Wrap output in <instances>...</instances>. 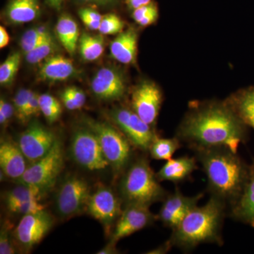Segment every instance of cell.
Listing matches in <instances>:
<instances>
[{
    "mask_svg": "<svg viewBox=\"0 0 254 254\" xmlns=\"http://www.w3.org/2000/svg\"><path fill=\"white\" fill-rule=\"evenodd\" d=\"M176 136L193 151L225 147L237 153L248 139L247 126L225 102L194 105L179 127Z\"/></svg>",
    "mask_w": 254,
    "mask_h": 254,
    "instance_id": "obj_1",
    "label": "cell"
},
{
    "mask_svg": "<svg viewBox=\"0 0 254 254\" xmlns=\"http://www.w3.org/2000/svg\"><path fill=\"white\" fill-rule=\"evenodd\" d=\"M195 157L206 175L208 191L232 206L240 198L250 174V165L225 147L195 150Z\"/></svg>",
    "mask_w": 254,
    "mask_h": 254,
    "instance_id": "obj_2",
    "label": "cell"
},
{
    "mask_svg": "<svg viewBox=\"0 0 254 254\" xmlns=\"http://www.w3.org/2000/svg\"><path fill=\"white\" fill-rule=\"evenodd\" d=\"M227 204L215 196L202 206H195L185 215L167 241L171 250L177 247L183 251L193 250L202 244L223 245L222 236Z\"/></svg>",
    "mask_w": 254,
    "mask_h": 254,
    "instance_id": "obj_3",
    "label": "cell"
},
{
    "mask_svg": "<svg viewBox=\"0 0 254 254\" xmlns=\"http://www.w3.org/2000/svg\"><path fill=\"white\" fill-rule=\"evenodd\" d=\"M120 193L126 205L148 207L155 202L163 200L168 195L160 185L149 162L144 158L132 162L125 170L120 182Z\"/></svg>",
    "mask_w": 254,
    "mask_h": 254,
    "instance_id": "obj_4",
    "label": "cell"
},
{
    "mask_svg": "<svg viewBox=\"0 0 254 254\" xmlns=\"http://www.w3.org/2000/svg\"><path fill=\"white\" fill-rule=\"evenodd\" d=\"M87 127L94 132L105 158L117 172L124 171L131 163V143L121 131L109 124L87 119Z\"/></svg>",
    "mask_w": 254,
    "mask_h": 254,
    "instance_id": "obj_5",
    "label": "cell"
},
{
    "mask_svg": "<svg viewBox=\"0 0 254 254\" xmlns=\"http://www.w3.org/2000/svg\"><path fill=\"white\" fill-rule=\"evenodd\" d=\"M63 145L57 140L46 155L28 167L18 182L36 187L42 193L55 185L64 165Z\"/></svg>",
    "mask_w": 254,
    "mask_h": 254,
    "instance_id": "obj_6",
    "label": "cell"
},
{
    "mask_svg": "<svg viewBox=\"0 0 254 254\" xmlns=\"http://www.w3.org/2000/svg\"><path fill=\"white\" fill-rule=\"evenodd\" d=\"M70 152L75 162L89 171H100L110 166L99 141L88 127L77 128L71 138Z\"/></svg>",
    "mask_w": 254,
    "mask_h": 254,
    "instance_id": "obj_7",
    "label": "cell"
},
{
    "mask_svg": "<svg viewBox=\"0 0 254 254\" xmlns=\"http://www.w3.org/2000/svg\"><path fill=\"white\" fill-rule=\"evenodd\" d=\"M110 117L133 146L148 152L150 144L157 136L152 126L145 123L133 110L123 107L114 108L110 111Z\"/></svg>",
    "mask_w": 254,
    "mask_h": 254,
    "instance_id": "obj_8",
    "label": "cell"
},
{
    "mask_svg": "<svg viewBox=\"0 0 254 254\" xmlns=\"http://www.w3.org/2000/svg\"><path fill=\"white\" fill-rule=\"evenodd\" d=\"M89 185L81 177L71 176L63 182L55 198V206L60 216L71 218L86 210L91 195Z\"/></svg>",
    "mask_w": 254,
    "mask_h": 254,
    "instance_id": "obj_9",
    "label": "cell"
},
{
    "mask_svg": "<svg viewBox=\"0 0 254 254\" xmlns=\"http://www.w3.org/2000/svg\"><path fill=\"white\" fill-rule=\"evenodd\" d=\"M53 217L46 210L23 215L15 229L14 236L24 251L31 250L38 245L51 230Z\"/></svg>",
    "mask_w": 254,
    "mask_h": 254,
    "instance_id": "obj_10",
    "label": "cell"
},
{
    "mask_svg": "<svg viewBox=\"0 0 254 254\" xmlns=\"http://www.w3.org/2000/svg\"><path fill=\"white\" fill-rule=\"evenodd\" d=\"M86 210L93 218L103 225L106 234L123 213L121 201L113 190L100 187L90 195Z\"/></svg>",
    "mask_w": 254,
    "mask_h": 254,
    "instance_id": "obj_11",
    "label": "cell"
},
{
    "mask_svg": "<svg viewBox=\"0 0 254 254\" xmlns=\"http://www.w3.org/2000/svg\"><path fill=\"white\" fill-rule=\"evenodd\" d=\"M57 140L53 131L35 121L20 135L17 143L26 160L33 163L46 155Z\"/></svg>",
    "mask_w": 254,
    "mask_h": 254,
    "instance_id": "obj_12",
    "label": "cell"
},
{
    "mask_svg": "<svg viewBox=\"0 0 254 254\" xmlns=\"http://www.w3.org/2000/svg\"><path fill=\"white\" fill-rule=\"evenodd\" d=\"M162 103V92L153 82H142L132 93V110L150 126L156 123Z\"/></svg>",
    "mask_w": 254,
    "mask_h": 254,
    "instance_id": "obj_13",
    "label": "cell"
},
{
    "mask_svg": "<svg viewBox=\"0 0 254 254\" xmlns=\"http://www.w3.org/2000/svg\"><path fill=\"white\" fill-rule=\"evenodd\" d=\"M157 219L158 217L151 213L148 206L126 205L116 222L110 242L116 245L117 242L122 239L150 226Z\"/></svg>",
    "mask_w": 254,
    "mask_h": 254,
    "instance_id": "obj_14",
    "label": "cell"
},
{
    "mask_svg": "<svg viewBox=\"0 0 254 254\" xmlns=\"http://www.w3.org/2000/svg\"><path fill=\"white\" fill-rule=\"evenodd\" d=\"M203 197V193L193 196H186L177 188L174 193L167 195L163 200V205L157 217L165 227L173 230L185 215L196 206Z\"/></svg>",
    "mask_w": 254,
    "mask_h": 254,
    "instance_id": "obj_15",
    "label": "cell"
},
{
    "mask_svg": "<svg viewBox=\"0 0 254 254\" xmlns=\"http://www.w3.org/2000/svg\"><path fill=\"white\" fill-rule=\"evenodd\" d=\"M91 88L98 99L106 101L120 100L126 93V80L123 73L116 68L103 67L92 78Z\"/></svg>",
    "mask_w": 254,
    "mask_h": 254,
    "instance_id": "obj_16",
    "label": "cell"
},
{
    "mask_svg": "<svg viewBox=\"0 0 254 254\" xmlns=\"http://www.w3.org/2000/svg\"><path fill=\"white\" fill-rule=\"evenodd\" d=\"M26 160V157L20 149L18 143L9 138H1L0 167L5 176L18 181L28 168Z\"/></svg>",
    "mask_w": 254,
    "mask_h": 254,
    "instance_id": "obj_17",
    "label": "cell"
},
{
    "mask_svg": "<svg viewBox=\"0 0 254 254\" xmlns=\"http://www.w3.org/2000/svg\"><path fill=\"white\" fill-rule=\"evenodd\" d=\"M230 216L254 228V160L250 165V174L240 198L230 207Z\"/></svg>",
    "mask_w": 254,
    "mask_h": 254,
    "instance_id": "obj_18",
    "label": "cell"
},
{
    "mask_svg": "<svg viewBox=\"0 0 254 254\" xmlns=\"http://www.w3.org/2000/svg\"><path fill=\"white\" fill-rule=\"evenodd\" d=\"M197 162L195 156L170 159L156 173L157 178L160 182L168 181L175 184L187 181L190 180L192 173L198 170Z\"/></svg>",
    "mask_w": 254,
    "mask_h": 254,
    "instance_id": "obj_19",
    "label": "cell"
},
{
    "mask_svg": "<svg viewBox=\"0 0 254 254\" xmlns=\"http://www.w3.org/2000/svg\"><path fill=\"white\" fill-rule=\"evenodd\" d=\"M76 72L73 62L61 55H52L43 61L38 71V77L43 81H63Z\"/></svg>",
    "mask_w": 254,
    "mask_h": 254,
    "instance_id": "obj_20",
    "label": "cell"
},
{
    "mask_svg": "<svg viewBox=\"0 0 254 254\" xmlns=\"http://www.w3.org/2000/svg\"><path fill=\"white\" fill-rule=\"evenodd\" d=\"M138 34L133 28L119 33L110 45V54L114 60L124 64H134L136 60Z\"/></svg>",
    "mask_w": 254,
    "mask_h": 254,
    "instance_id": "obj_21",
    "label": "cell"
},
{
    "mask_svg": "<svg viewBox=\"0 0 254 254\" xmlns=\"http://www.w3.org/2000/svg\"><path fill=\"white\" fill-rule=\"evenodd\" d=\"M40 15L39 0H10L5 9L6 19L13 24L31 22Z\"/></svg>",
    "mask_w": 254,
    "mask_h": 254,
    "instance_id": "obj_22",
    "label": "cell"
},
{
    "mask_svg": "<svg viewBox=\"0 0 254 254\" xmlns=\"http://www.w3.org/2000/svg\"><path fill=\"white\" fill-rule=\"evenodd\" d=\"M225 103L242 123L254 129V86L241 90L232 95Z\"/></svg>",
    "mask_w": 254,
    "mask_h": 254,
    "instance_id": "obj_23",
    "label": "cell"
},
{
    "mask_svg": "<svg viewBox=\"0 0 254 254\" xmlns=\"http://www.w3.org/2000/svg\"><path fill=\"white\" fill-rule=\"evenodd\" d=\"M55 32L60 43L68 54H74L80 38L76 21L70 15L62 14L55 26Z\"/></svg>",
    "mask_w": 254,
    "mask_h": 254,
    "instance_id": "obj_24",
    "label": "cell"
},
{
    "mask_svg": "<svg viewBox=\"0 0 254 254\" xmlns=\"http://www.w3.org/2000/svg\"><path fill=\"white\" fill-rule=\"evenodd\" d=\"M78 48L81 58L86 61L98 60L104 52V38L102 34L93 36L83 33L80 36Z\"/></svg>",
    "mask_w": 254,
    "mask_h": 254,
    "instance_id": "obj_25",
    "label": "cell"
},
{
    "mask_svg": "<svg viewBox=\"0 0 254 254\" xmlns=\"http://www.w3.org/2000/svg\"><path fill=\"white\" fill-rule=\"evenodd\" d=\"M43 193L36 187L21 184L19 186L14 187L5 195L4 203L6 208L11 212L21 203L28 200L40 199Z\"/></svg>",
    "mask_w": 254,
    "mask_h": 254,
    "instance_id": "obj_26",
    "label": "cell"
},
{
    "mask_svg": "<svg viewBox=\"0 0 254 254\" xmlns=\"http://www.w3.org/2000/svg\"><path fill=\"white\" fill-rule=\"evenodd\" d=\"M182 144L181 141L177 136L165 138L157 136L150 144L148 152L155 160H168L181 148Z\"/></svg>",
    "mask_w": 254,
    "mask_h": 254,
    "instance_id": "obj_27",
    "label": "cell"
},
{
    "mask_svg": "<svg viewBox=\"0 0 254 254\" xmlns=\"http://www.w3.org/2000/svg\"><path fill=\"white\" fill-rule=\"evenodd\" d=\"M58 48L53 35L50 34L35 49L26 53V60L30 64H37L52 56Z\"/></svg>",
    "mask_w": 254,
    "mask_h": 254,
    "instance_id": "obj_28",
    "label": "cell"
},
{
    "mask_svg": "<svg viewBox=\"0 0 254 254\" xmlns=\"http://www.w3.org/2000/svg\"><path fill=\"white\" fill-rule=\"evenodd\" d=\"M21 55L18 52L11 53L0 66V83L9 86L13 83L21 64Z\"/></svg>",
    "mask_w": 254,
    "mask_h": 254,
    "instance_id": "obj_29",
    "label": "cell"
},
{
    "mask_svg": "<svg viewBox=\"0 0 254 254\" xmlns=\"http://www.w3.org/2000/svg\"><path fill=\"white\" fill-rule=\"evenodd\" d=\"M51 34L46 26H38L28 30L23 33L20 41L21 50L25 54L35 49L38 45Z\"/></svg>",
    "mask_w": 254,
    "mask_h": 254,
    "instance_id": "obj_30",
    "label": "cell"
},
{
    "mask_svg": "<svg viewBox=\"0 0 254 254\" xmlns=\"http://www.w3.org/2000/svg\"><path fill=\"white\" fill-rule=\"evenodd\" d=\"M39 102L41 113L48 123L53 124L58 120L63 109L57 98L48 93H45L39 95Z\"/></svg>",
    "mask_w": 254,
    "mask_h": 254,
    "instance_id": "obj_31",
    "label": "cell"
},
{
    "mask_svg": "<svg viewBox=\"0 0 254 254\" xmlns=\"http://www.w3.org/2000/svg\"><path fill=\"white\" fill-rule=\"evenodd\" d=\"M125 28V22L118 15L109 14L103 16L100 25L99 31L102 35H115L119 34L123 31Z\"/></svg>",
    "mask_w": 254,
    "mask_h": 254,
    "instance_id": "obj_32",
    "label": "cell"
},
{
    "mask_svg": "<svg viewBox=\"0 0 254 254\" xmlns=\"http://www.w3.org/2000/svg\"><path fill=\"white\" fill-rule=\"evenodd\" d=\"M33 92L31 90L22 88L18 90L15 95L14 98L15 115L21 123H22L23 114Z\"/></svg>",
    "mask_w": 254,
    "mask_h": 254,
    "instance_id": "obj_33",
    "label": "cell"
},
{
    "mask_svg": "<svg viewBox=\"0 0 254 254\" xmlns=\"http://www.w3.org/2000/svg\"><path fill=\"white\" fill-rule=\"evenodd\" d=\"M10 230H11V224L9 221H5L0 231V254H1L16 253V250L11 240Z\"/></svg>",
    "mask_w": 254,
    "mask_h": 254,
    "instance_id": "obj_34",
    "label": "cell"
},
{
    "mask_svg": "<svg viewBox=\"0 0 254 254\" xmlns=\"http://www.w3.org/2000/svg\"><path fill=\"white\" fill-rule=\"evenodd\" d=\"M45 208H46L45 205L40 203V199H33L17 205L10 213L24 215L30 213H38L45 210Z\"/></svg>",
    "mask_w": 254,
    "mask_h": 254,
    "instance_id": "obj_35",
    "label": "cell"
},
{
    "mask_svg": "<svg viewBox=\"0 0 254 254\" xmlns=\"http://www.w3.org/2000/svg\"><path fill=\"white\" fill-rule=\"evenodd\" d=\"M40 112L41 111V106H40L39 95L33 92L31 98L28 100V104L26 105L24 114H23L22 123H26L33 117L37 116Z\"/></svg>",
    "mask_w": 254,
    "mask_h": 254,
    "instance_id": "obj_36",
    "label": "cell"
},
{
    "mask_svg": "<svg viewBox=\"0 0 254 254\" xmlns=\"http://www.w3.org/2000/svg\"><path fill=\"white\" fill-rule=\"evenodd\" d=\"M69 97L70 99L75 105L76 110L81 109L86 103V95L80 88L75 86H70L64 90Z\"/></svg>",
    "mask_w": 254,
    "mask_h": 254,
    "instance_id": "obj_37",
    "label": "cell"
},
{
    "mask_svg": "<svg viewBox=\"0 0 254 254\" xmlns=\"http://www.w3.org/2000/svg\"><path fill=\"white\" fill-rule=\"evenodd\" d=\"M15 113L14 107L1 97L0 99V124L4 127Z\"/></svg>",
    "mask_w": 254,
    "mask_h": 254,
    "instance_id": "obj_38",
    "label": "cell"
},
{
    "mask_svg": "<svg viewBox=\"0 0 254 254\" xmlns=\"http://www.w3.org/2000/svg\"><path fill=\"white\" fill-rule=\"evenodd\" d=\"M155 7H157V6L153 2L142 6L138 9L133 10L132 17L137 23H138L146 15L149 14L150 11H153Z\"/></svg>",
    "mask_w": 254,
    "mask_h": 254,
    "instance_id": "obj_39",
    "label": "cell"
},
{
    "mask_svg": "<svg viewBox=\"0 0 254 254\" xmlns=\"http://www.w3.org/2000/svg\"><path fill=\"white\" fill-rule=\"evenodd\" d=\"M78 15L81 19L88 18V19L94 20V21H101L103 16L98 11L91 8H81L78 10Z\"/></svg>",
    "mask_w": 254,
    "mask_h": 254,
    "instance_id": "obj_40",
    "label": "cell"
},
{
    "mask_svg": "<svg viewBox=\"0 0 254 254\" xmlns=\"http://www.w3.org/2000/svg\"><path fill=\"white\" fill-rule=\"evenodd\" d=\"M158 18V7H155L153 11H150L149 14L146 15L143 19L138 23L141 27H147L154 23Z\"/></svg>",
    "mask_w": 254,
    "mask_h": 254,
    "instance_id": "obj_41",
    "label": "cell"
},
{
    "mask_svg": "<svg viewBox=\"0 0 254 254\" xmlns=\"http://www.w3.org/2000/svg\"><path fill=\"white\" fill-rule=\"evenodd\" d=\"M126 1L127 6L132 11L152 2L151 0H126Z\"/></svg>",
    "mask_w": 254,
    "mask_h": 254,
    "instance_id": "obj_42",
    "label": "cell"
},
{
    "mask_svg": "<svg viewBox=\"0 0 254 254\" xmlns=\"http://www.w3.org/2000/svg\"><path fill=\"white\" fill-rule=\"evenodd\" d=\"M10 42V37L9 33L2 26H0V48H5L9 45Z\"/></svg>",
    "mask_w": 254,
    "mask_h": 254,
    "instance_id": "obj_43",
    "label": "cell"
},
{
    "mask_svg": "<svg viewBox=\"0 0 254 254\" xmlns=\"http://www.w3.org/2000/svg\"><path fill=\"white\" fill-rule=\"evenodd\" d=\"M87 4L98 5V6H110L116 4L118 0H81Z\"/></svg>",
    "mask_w": 254,
    "mask_h": 254,
    "instance_id": "obj_44",
    "label": "cell"
},
{
    "mask_svg": "<svg viewBox=\"0 0 254 254\" xmlns=\"http://www.w3.org/2000/svg\"><path fill=\"white\" fill-rule=\"evenodd\" d=\"M83 24L91 31H98L100 28V21H94V20L88 19V18H83L81 19Z\"/></svg>",
    "mask_w": 254,
    "mask_h": 254,
    "instance_id": "obj_45",
    "label": "cell"
},
{
    "mask_svg": "<svg viewBox=\"0 0 254 254\" xmlns=\"http://www.w3.org/2000/svg\"><path fill=\"white\" fill-rule=\"evenodd\" d=\"M116 248H115V244L110 243L108 245L105 246L104 248L102 249L101 250L98 251V253L99 254H113L118 253Z\"/></svg>",
    "mask_w": 254,
    "mask_h": 254,
    "instance_id": "obj_46",
    "label": "cell"
},
{
    "mask_svg": "<svg viewBox=\"0 0 254 254\" xmlns=\"http://www.w3.org/2000/svg\"><path fill=\"white\" fill-rule=\"evenodd\" d=\"M45 1L50 7L57 11H60L62 9L64 0H45Z\"/></svg>",
    "mask_w": 254,
    "mask_h": 254,
    "instance_id": "obj_47",
    "label": "cell"
}]
</instances>
